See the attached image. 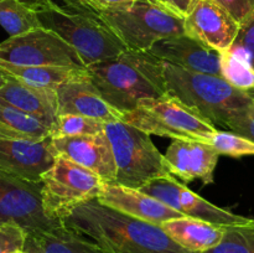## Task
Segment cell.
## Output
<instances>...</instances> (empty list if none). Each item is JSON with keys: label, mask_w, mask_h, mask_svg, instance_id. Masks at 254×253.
<instances>
[{"label": "cell", "mask_w": 254, "mask_h": 253, "mask_svg": "<svg viewBox=\"0 0 254 253\" xmlns=\"http://www.w3.org/2000/svg\"><path fill=\"white\" fill-rule=\"evenodd\" d=\"M62 222L104 253H195L171 240L161 226L113 210L97 198L78 206Z\"/></svg>", "instance_id": "6da1fadb"}, {"label": "cell", "mask_w": 254, "mask_h": 253, "mask_svg": "<svg viewBox=\"0 0 254 253\" xmlns=\"http://www.w3.org/2000/svg\"><path fill=\"white\" fill-rule=\"evenodd\" d=\"M36 14L41 26L71 45L86 67L128 50L103 12L89 0H46Z\"/></svg>", "instance_id": "7a4b0ae2"}, {"label": "cell", "mask_w": 254, "mask_h": 253, "mask_svg": "<svg viewBox=\"0 0 254 253\" xmlns=\"http://www.w3.org/2000/svg\"><path fill=\"white\" fill-rule=\"evenodd\" d=\"M103 98L118 111L130 112L141 99L168 96L163 61L149 51L127 50L87 67Z\"/></svg>", "instance_id": "3957f363"}, {"label": "cell", "mask_w": 254, "mask_h": 253, "mask_svg": "<svg viewBox=\"0 0 254 253\" xmlns=\"http://www.w3.org/2000/svg\"><path fill=\"white\" fill-rule=\"evenodd\" d=\"M168 93L213 126H227L254 102V91H242L223 77L188 71L164 62Z\"/></svg>", "instance_id": "277c9868"}, {"label": "cell", "mask_w": 254, "mask_h": 253, "mask_svg": "<svg viewBox=\"0 0 254 253\" xmlns=\"http://www.w3.org/2000/svg\"><path fill=\"white\" fill-rule=\"evenodd\" d=\"M124 123L144 133L173 139H185L211 144L217 129L175 97L141 99L138 106L123 114Z\"/></svg>", "instance_id": "5b68a950"}, {"label": "cell", "mask_w": 254, "mask_h": 253, "mask_svg": "<svg viewBox=\"0 0 254 253\" xmlns=\"http://www.w3.org/2000/svg\"><path fill=\"white\" fill-rule=\"evenodd\" d=\"M106 134L116 159V183L141 189L150 181L171 176L165 158L149 134L124 122L107 123Z\"/></svg>", "instance_id": "8992f818"}, {"label": "cell", "mask_w": 254, "mask_h": 253, "mask_svg": "<svg viewBox=\"0 0 254 253\" xmlns=\"http://www.w3.org/2000/svg\"><path fill=\"white\" fill-rule=\"evenodd\" d=\"M104 183L88 169L66 156L57 155L41 180L45 213L50 220L62 222L78 206L98 197Z\"/></svg>", "instance_id": "52a82bcc"}, {"label": "cell", "mask_w": 254, "mask_h": 253, "mask_svg": "<svg viewBox=\"0 0 254 253\" xmlns=\"http://www.w3.org/2000/svg\"><path fill=\"white\" fill-rule=\"evenodd\" d=\"M128 50L149 51L155 42L185 34V19L153 0H136L123 10H101Z\"/></svg>", "instance_id": "ba28073f"}, {"label": "cell", "mask_w": 254, "mask_h": 253, "mask_svg": "<svg viewBox=\"0 0 254 253\" xmlns=\"http://www.w3.org/2000/svg\"><path fill=\"white\" fill-rule=\"evenodd\" d=\"M0 61L15 66H57L86 69L78 52L45 27L10 36L0 42Z\"/></svg>", "instance_id": "9c48e42d"}, {"label": "cell", "mask_w": 254, "mask_h": 253, "mask_svg": "<svg viewBox=\"0 0 254 253\" xmlns=\"http://www.w3.org/2000/svg\"><path fill=\"white\" fill-rule=\"evenodd\" d=\"M12 223L27 235L49 231L62 222L44 211L41 183H32L0 170V225Z\"/></svg>", "instance_id": "30bf717a"}, {"label": "cell", "mask_w": 254, "mask_h": 253, "mask_svg": "<svg viewBox=\"0 0 254 253\" xmlns=\"http://www.w3.org/2000/svg\"><path fill=\"white\" fill-rule=\"evenodd\" d=\"M139 190L153 196L156 200L180 212L181 215L206 221L213 225L227 227V226L243 225L252 220L245 216L236 215L208 202L183 184L178 183L173 175L150 181Z\"/></svg>", "instance_id": "8fae6325"}, {"label": "cell", "mask_w": 254, "mask_h": 253, "mask_svg": "<svg viewBox=\"0 0 254 253\" xmlns=\"http://www.w3.org/2000/svg\"><path fill=\"white\" fill-rule=\"evenodd\" d=\"M185 34L205 46L220 52L228 51L235 44L241 25L213 0H198L184 21Z\"/></svg>", "instance_id": "7c38bea8"}, {"label": "cell", "mask_w": 254, "mask_h": 253, "mask_svg": "<svg viewBox=\"0 0 254 253\" xmlns=\"http://www.w3.org/2000/svg\"><path fill=\"white\" fill-rule=\"evenodd\" d=\"M57 155L51 136L41 141L0 140V170L32 183H41Z\"/></svg>", "instance_id": "4fadbf2b"}, {"label": "cell", "mask_w": 254, "mask_h": 253, "mask_svg": "<svg viewBox=\"0 0 254 253\" xmlns=\"http://www.w3.org/2000/svg\"><path fill=\"white\" fill-rule=\"evenodd\" d=\"M149 52L180 68L222 77V52L205 46L186 34L160 40Z\"/></svg>", "instance_id": "5bb4252c"}, {"label": "cell", "mask_w": 254, "mask_h": 253, "mask_svg": "<svg viewBox=\"0 0 254 253\" xmlns=\"http://www.w3.org/2000/svg\"><path fill=\"white\" fill-rule=\"evenodd\" d=\"M52 144L59 155L88 169L106 183L116 181V159L106 130L92 135L52 138Z\"/></svg>", "instance_id": "9a60e30c"}, {"label": "cell", "mask_w": 254, "mask_h": 253, "mask_svg": "<svg viewBox=\"0 0 254 253\" xmlns=\"http://www.w3.org/2000/svg\"><path fill=\"white\" fill-rule=\"evenodd\" d=\"M57 112L98 119L104 123L123 121V112L108 103L86 73L57 88Z\"/></svg>", "instance_id": "2e32d148"}, {"label": "cell", "mask_w": 254, "mask_h": 253, "mask_svg": "<svg viewBox=\"0 0 254 253\" xmlns=\"http://www.w3.org/2000/svg\"><path fill=\"white\" fill-rule=\"evenodd\" d=\"M97 200L113 210L158 226L184 216L139 189L128 188L116 181L104 183Z\"/></svg>", "instance_id": "e0dca14e"}, {"label": "cell", "mask_w": 254, "mask_h": 253, "mask_svg": "<svg viewBox=\"0 0 254 253\" xmlns=\"http://www.w3.org/2000/svg\"><path fill=\"white\" fill-rule=\"evenodd\" d=\"M221 154L211 144L185 139H174L164 154L171 175L185 183L201 180L213 183V174Z\"/></svg>", "instance_id": "ac0fdd59"}, {"label": "cell", "mask_w": 254, "mask_h": 253, "mask_svg": "<svg viewBox=\"0 0 254 253\" xmlns=\"http://www.w3.org/2000/svg\"><path fill=\"white\" fill-rule=\"evenodd\" d=\"M0 103L36 117L50 129L54 128L59 117L55 89L31 86L11 76L7 77L6 83L0 88Z\"/></svg>", "instance_id": "d6986e66"}, {"label": "cell", "mask_w": 254, "mask_h": 253, "mask_svg": "<svg viewBox=\"0 0 254 253\" xmlns=\"http://www.w3.org/2000/svg\"><path fill=\"white\" fill-rule=\"evenodd\" d=\"M161 227L179 246L195 253H203L220 245L226 230L225 226L188 216L166 221Z\"/></svg>", "instance_id": "ffe728a7"}, {"label": "cell", "mask_w": 254, "mask_h": 253, "mask_svg": "<svg viewBox=\"0 0 254 253\" xmlns=\"http://www.w3.org/2000/svg\"><path fill=\"white\" fill-rule=\"evenodd\" d=\"M24 251L27 253H104L98 245L64 222L49 231L27 235Z\"/></svg>", "instance_id": "44dd1931"}, {"label": "cell", "mask_w": 254, "mask_h": 253, "mask_svg": "<svg viewBox=\"0 0 254 253\" xmlns=\"http://www.w3.org/2000/svg\"><path fill=\"white\" fill-rule=\"evenodd\" d=\"M51 136V129L36 117L0 103V140L41 141Z\"/></svg>", "instance_id": "7402d4cb"}, {"label": "cell", "mask_w": 254, "mask_h": 253, "mask_svg": "<svg viewBox=\"0 0 254 253\" xmlns=\"http://www.w3.org/2000/svg\"><path fill=\"white\" fill-rule=\"evenodd\" d=\"M0 68L9 76L36 87L51 88L57 91L64 82L71 81L86 73V69L68 68L57 66H15L7 62L0 61Z\"/></svg>", "instance_id": "603a6c76"}, {"label": "cell", "mask_w": 254, "mask_h": 253, "mask_svg": "<svg viewBox=\"0 0 254 253\" xmlns=\"http://www.w3.org/2000/svg\"><path fill=\"white\" fill-rule=\"evenodd\" d=\"M0 25L9 36H17L41 27L36 11L19 0H0Z\"/></svg>", "instance_id": "cb8c5ba5"}, {"label": "cell", "mask_w": 254, "mask_h": 253, "mask_svg": "<svg viewBox=\"0 0 254 253\" xmlns=\"http://www.w3.org/2000/svg\"><path fill=\"white\" fill-rule=\"evenodd\" d=\"M222 77L236 88L254 91V68L242 54L235 50L222 52Z\"/></svg>", "instance_id": "d4e9b609"}, {"label": "cell", "mask_w": 254, "mask_h": 253, "mask_svg": "<svg viewBox=\"0 0 254 253\" xmlns=\"http://www.w3.org/2000/svg\"><path fill=\"white\" fill-rule=\"evenodd\" d=\"M104 122L77 114H61L51 129V138L81 136L98 134L106 130Z\"/></svg>", "instance_id": "484cf974"}, {"label": "cell", "mask_w": 254, "mask_h": 253, "mask_svg": "<svg viewBox=\"0 0 254 253\" xmlns=\"http://www.w3.org/2000/svg\"><path fill=\"white\" fill-rule=\"evenodd\" d=\"M203 253H254V220L227 226L220 245Z\"/></svg>", "instance_id": "4316f807"}, {"label": "cell", "mask_w": 254, "mask_h": 253, "mask_svg": "<svg viewBox=\"0 0 254 253\" xmlns=\"http://www.w3.org/2000/svg\"><path fill=\"white\" fill-rule=\"evenodd\" d=\"M211 145L220 154L233 156V158L254 155V141L232 130H217L212 138Z\"/></svg>", "instance_id": "83f0119b"}, {"label": "cell", "mask_w": 254, "mask_h": 253, "mask_svg": "<svg viewBox=\"0 0 254 253\" xmlns=\"http://www.w3.org/2000/svg\"><path fill=\"white\" fill-rule=\"evenodd\" d=\"M27 233L12 223L0 225V253H17L24 251Z\"/></svg>", "instance_id": "f1b7e54d"}, {"label": "cell", "mask_w": 254, "mask_h": 253, "mask_svg": "<svg viewBox=\"0 0 254 253\" xmlns=\"http://www.w3.org/2000/svg\"><path fill=\"white\" fill-rule=\"evenodd\" d=\"M231 49L242 54L254 68V17L241 26L237 39Z\"/></svg>", "instance_id": "f546056e"}, {"label": "cell", "mask_w": 254, "mask_h": 253, "mask_svg": "<svg viewBox=\"0 0 254 253\" xmlns=\"http://www.w3.org/2000/svg\"><path fill=\"white\" fill-rule=\"evenodd\" d=\"M225 7L242 26L254 17V0H213Z\"/></svg>", "instance_id": "4dcf8cb0"}, {"label": "cell", "mask_w": 254, "mask_h": 253, "mask_svg": "<svg viewBox=\"0 0 254 253\" xmlns=\"http://www.w3.org/2000/svg\"><path fill=\"white\" fill-rule=\"evenodd\" d=\"M227 128L254 141V102L228 123Z\"/></svg>", "instance_id": "1f68e13d"}, {"label": "cell", "mask_w": 254, "mask_h": 253, "mask_svg": "<svg viewBox=\"0 0 254 253\" xmlns=\"http://www.w3.org/2000/svg\"><path fill=\"white\" fill-rule=\"evenodd\" d=\"M153 1L163 6L164 9L185 19L192 11L193 6L197 4L198 0H153Z\"/></svg>", "instance_id": "d6a6232c"}, {"label": "cell", "mask_w": 254, "mask_h": 253, "mask_svg": "<svg viewBox=\"0 0 254 253\" xmlns=\"http://www.w3.org/2000/svg\"><path fill=\"white\" fill-rule=\"evenodd\" d=\"M99 10H123L130 7L136 0H89Z\"/></svg>", "instance_id": "836d02e7"}, {"label": "cell", "mask_w": 254, "mask_h": 253, "mask_svg": "<svg viewBox=\"0 0 254 253\" xmlns=\"http://www.w3.org/2000/svg\"><path fill=\"white\" fill-rule=\"evenodd\" d=\"M19 1L22 2L24 5H26V6L30 7V9L37 11V10L44 5V2L46 1V0H19Z\"/></svg>", "instance_id": "e575fe53"}, {"label": "cell", "mask_w": 254, "mask_h": 253, "mask_svg": "<svg viewBox=\"0 0 254 253\" xmlns=\"http://www.w3.org/2000/svg\"><path fill=\"white\" fill-rule=\"evenodd\" d=\"M7 74L5 73L4 71H2L1 68H0V88H1L2 86H4L5 83H6V81H7Z\"/></svg>", "instance_id": "d590c367"}, {"label": "cell", "mask_w": 254, "mask_h": 253, "mask_svg": "<svg viewBox=\"0 0 254 253\" xmlns=\"http://www.w3.org/2000/svg\"><path fill=\"white\" fill-rule=\"evenodd\" d=\"M17 253H27L26 251H20V252H17Z\"/></svg>", "instance_id": "8d00e7d4"}]
</instances>
